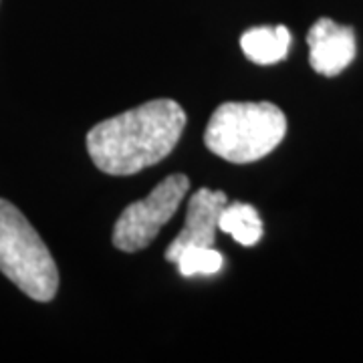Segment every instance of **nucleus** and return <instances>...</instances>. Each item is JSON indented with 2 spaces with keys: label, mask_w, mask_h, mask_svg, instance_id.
Listing matches in <instances>:
<instances>
[{
  "label": "nucleus",
  "mask_w": 363,
  "mask_h": 363,
  "mask_svg": "<svg viewBox=\"0 0 363 363\" xmlns=\"http://www.w3.org/2000/svg\"><path fill=\"white\" fill-rule=\"evenodd\" d=\"M186 113L174 99H154L105 119L87 133V152L109 176H133L168 157L180 142Z\"/></svg>",
  "instance_id": "nucleus-1"
},
{
  "label": "nucleus",
  "mask_w": 363,
  "mask_h": 363,
  "mask_svg": "<svg viewBox=\"0 0 363 363\" xmlns=\"http://www.w3.org/2000/svg\"><path fill=\"white\" fill-rule=\"evenodd\" d=\"M286 133L285 113L269 101H230L208 121L204 143L214 156L233 164H250L269 156Z\"/></svg>",
  "instance_id": "nucleus-2"
},
{
  "label": "nucleus",
  "mask_w": 363,
  "mask_h": 363,
  "mask_svg": "<svg viewBox=\"0 0 363 363\" xmlns=\"http://www.w3.org/2000/svg\"><path fill=\"white\" fill-rule=\"evenodd\" d=\"M0 271L25 295L47 303L57 295L59 271L37 230L9 200L0 198Z\"/></svg>",
  "instance_id": "nucleus-3"
},
{
  "label": "nucleus",
  "mask_w": 363,
  "mask_h": 363,
  "mask_svg": "<svg viewBox=\"0 0 363 363\" xmlns=\"http://www.w3.org/2000/svg\"><path fill=\"white\" fill-rule=\"evenodd\" d=\"M188 190L190 180L184 174H172L160 182L147 198L133 202L121 212L113 228V247L123 252H138L150 247L160 230L174 218Z\"/></svg>",
  "instance_id": "nucleus-4"
},
{
  "label": "nucleus",
  "mask_w": 363,
  "mask_h": 363,
  "mask_svg": "<svg viewBox=\"0 0 363 363\" xmlns=\"http://www.w3.org/2000/svg\"><path fill=\"white\" fill-rule=\"evenodd\" d=\"M226 204H228L226 194L220 190H208V188L196 190L188 202L184 228L169 242L168 250L164 255L166 260L176 262L182 250L190 247H214L218 220Z\"/></svg>",
  "instance_id": "nucleus-5"
},
{
  "label": "nucleus",
  "mask_w": 363,
  "mask_h": 363,
  "mask_svg": "<svg viewBox=\"0 0 363 363\" xmlns=\"http://www.w3.org/2000/svg\"><path fill=\"white\" fill-rule=\"evenodd\" d=\"M309 63L313 71L325 77H335L353 63L357 55L355 30L337 25L331 18H319L309 28Z\"/></svg>",
  "instance_id": "nucleus-6"
},
{
  "label": "nucleus",
  "mask_w": 363,
  "mask_h": 363,
  "mask_svg": "<svg viewBox=\"0 0 363 363\" xmlns=\"http://www.w3.org/2000/svg\"><path fill=\"white\" fill-rule=\"evenodd\" d=\"M291 40L293 35L286 26H257L240 37V49L257 65H274L289 55Z\"/></svg>",
  "instance_id": "nucleus-7"
},
{
  "label": "nucleus",
  "mask_w": 363,
  "mask_h": 363,
  "mask_svg": "<svg viewBox=\"0 0 363 363\" xmlns=\"http://www.w3.org/2000/svg\"><path fill=\"white\" fill-rule=\"evenodd\" d=\"M218 230L230 234L234 242L242 247H255L262 238V220L257 208L250 204H226L218 220Z\"/></svg>",
  "instance_id": "nucleus-8"
},
{
  "label": "nucleus",
  "mask_w": 363,
  "mask_h": 363,
  "mask_svg": "<svg viewBox=\"0 0 363 363\" xmlns=\"http://www.w3.org/2000/svg\"><path fill=\"white\" fill-rule=\"evenodd\" d=\"M174 264H178L182 277L216 274L224 264V257L214 247H190L182 250Z\"/></svg>",
  "instance_id": "nucleus-9"
}]
</instances>
